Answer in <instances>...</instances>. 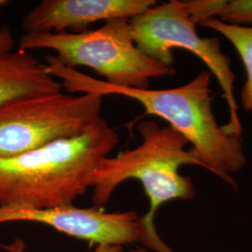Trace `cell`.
<instances>
[{"instance_id":"obj_8","label":"cell","mask_w":252,"mask_h":252,"mask_svg":"<svg viewBox=\"0 0 252 252\" xmlns=\"http://www.w3.org/2000/svg\"><path fill=\"white\" fill-rule=\"evenodd\" d=\"M157 4L155 0H43L23 20L28 33L87 31L92 24L118 18L131 20Z\"/></svg>"},{"instance_id":"obj_10","label":"cell","mask_w":252,"mask_h":252,"mask_svg":"<svg viewBox=\"0 0 252 252\" xmlns=\"http://www.w3.org/2000/svg\"><path fill=\"white\" fill-rule=\"evenodd\" d=\"M224 36L239 54L246 70V82L241 92V105L252 111V27L229 25L219 19H207L199 24Z\"/></svg>"},{"instance_id":"obj_11","label":"cell","mask_w":252,"mask_h":252,"mask_svg":"<svg viewBox=\"0 0 252 252\" xmlns=\"http://www.w3.org/2000/svg\"><path fill=\"white\" fill-rule=\"evenodd\" d=\"M239 27H252V0H219L216 18Z\"/></svg>"},{"instance_id":"obj_3","label":"cell","mask_w":252,"mask_h":252,"mask_svg":"<svg viewBox=\"0 0 252 252\" xmlns=\"http://www.w3.org/2000/svg\"><path fill=\"white\" fill-rule=\"evenodd\" d=\"M136 128L142 137L141 144L106 157L93 172L92 201L94 207L103 208L123 182L138 180L150 202L148 213L140 218L145 246L158 252H173L156 233L155 214L169 201L194 198V185L189 177L180 174V166H205L191 149L186 150L188 141L170 126L162 127L151 120L138 123Z\"/></svg>"},{"instance_id":"obj_1","label":"cell","mask_w":252,"mask_h":252,"mask_svg":"<svg viewBox=\"0 0 252 252\" xmlns=\"http://www.w3.org/2000/svg\"><path fill=\"white\" fill-rule=\"evenodd\" d=\"M47 70L61 81L62 88L68 93L114 94L137 101L145 108V115L162 118L182 135L206 169L235 186L231 174L240 171L247 163L243 143L240 137L228 135L217 122L211 106L213 95L208 70L201 71L180 87L163 90L110 85L56 59L49 62Z\"/></svg>"},{"instance_id":"obj_5","label":"cell","mask_w":252,"mask_h":252,"mask_svg":"<svg viewBox=\"0 0 252 252\" xmlns=\"http://www.w3.org/2000/svg\"><path fill=\"white\" fill-rule=\"evenodd\" d=\"M197 24L189 16L184 1L156 4L130 20L132 36L140 52L158 63L173 66V49H183L197 56L219 82L228 104L230 120L222 126L228 135L240 137L243 132L234 98L235 75L231 59L223 54L218 37H201Z\"/></svg>"},{"instance_id":"obj_9","label":"cell","mask_w":252,"mask_h":252,"mask_svg":"<svg viewBox=\"0 0 252 252\" xmlns=\"http://www.w3.org/2000/svg\"><path fill=\"white\" fill-rule=\"evenodd\" d=\"M33 54L20 50L0 54V108L12 101L62 91Z\"/></svg>"},{"instance_id":"obj_7","label":"cell","mask_w":252,"mask_h":252,"mask_svg":"<svg viewBox=\"0 0 252 252\" xmlns=\"http://www.w3.org/2000/svg\"><path fill=\"white\" fill-rule=\"evenodd\" d=\"M13 221L43 223L97 245L146 243L143 226L135 211L108 213L101 207L81 208L73 204L49 208L0 207V225Z\"/></svg>"},{"instance_id":"obj_6","label":"cell","mask_w":252,"mask_h":252,"mask_svg":"<svg viewBox=\"0 0 252 252\" xmlns=\"http://www.w3.org/2000/svg\"><path fill=\"white\" fill-rule=\"evenodd\" d=\"M104 96L61 92L0 108V157H12L81 135L101 117Z\"/></svg>"},{"instance_id":"obj_13","label":"cell","mask_w":252,"mask_h":252,"mask_svg":"<svg viewBox=\"0 0 252 252\" xmlns=\"http://www.w3.org/2000/svg\"><path fill=\"white\" fill-rule=\"evenodd\" d=\"M8 0H0V9L9 4ZM14 46V38L9 27H2L0 29V54L12 52Z\"/></svg>"},{"instance_id":"obj_12","label":"cell","mask_w":252,"mask_h":252,"mask_svg":"<svg viewBox=\"0 0 252 252\" xmlns=\"http://www.w3.org/2000/svg\"><path fill=\"white\" fill-rule=\"evenodd\" d=\"M0 248L7 252H27V245L21 238H15L11 243H0ZM123 247L114 245H97L93 252H122Z\"/></svg>"},{"instance_id":"obj_4","label":"cell","mask_w":252,"mask_h":252,"mask_svg":"<svg viewBox=\"0 0 252 252\" xmlns=\"http://www.w3.org/2000/svg\"><path fill=\"white\" fill-rule=\"evenodd\" d=\"M53 50L67 67L87 66L110 85L148 89L151 80L173 77L174 66L158 63L145 55L134 42L130 20L113 19L94 30L81 33H28L20 40V50Z\"/></svg>"},{"instance_id":"obj_2","label":"cell","mask_w":252,"mask_h":252,"mask_svg":"<svg viewBox=\"0 0 252 252\" xmlns=\"http://www.w3.org/2000/svg\"><path fill=\"white\" fill-rule=\"evenodd\" d=\"M119 143L100 117L81 135L32 152L0 157V207L49 208L73 204L91 188V177Z\"/></svg>"}]
</instances>
